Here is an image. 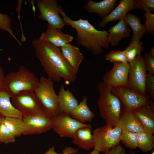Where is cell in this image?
<instances>
[{"label": "cell", "instance_id": "1", "mask_svg": "<svg viewBox=\"0 0 154 154\" xmlns=\"http://www.w3.org/2000/svg\"><path fill=\"white\" fill-rule=\"evenodd\" d=\"M32 45L48 78L57 82L62 79L68 83L76 81L77 73L65 58L60 48L37 38L33 40Z\"/></svg>", "mask_w": 154, "mask_h": 154}, {"label": "cell", "instance_id": "2", "mask_svg": "<svg viewBox=\"0 0 154 154\" xmlns=\"http://www.w3.org/2000/svg\"><path fill=\"white\" fill-rule=\"evenodd\" d=\"M59 13L62 15L65 25L70 26L76 30V40L78 44L95 55L102 53L104 48H108L110 45L108 40V32L98 30L88 19L72 20L63 11L61 6Z\"/></svg>", "mask_w": 154, "mask_h": 154}, {"label": "cell", "instance_id": "3", "mask_svg": "<svg viewBox=\"0 0 154 154\" xmlns=\"http://www.w3.org/2000/svg\"><path fill=\"white\" fill-rule=\"evenodd\" d=\"M112 87L103 82L97 86L99 95L97 103L100 114L106 124L116 125L123 111L119 98L111 91Z\"/></svg>", "mask_w": 154, "mask_h": 154}, {"label": "cell", "instance_id": "4", "mask_svg": "<svg viewBox=\"0 0 154 154\" xmlns=\"http://www.w3.org/2000/svg\"><path fill=\"white\" fill-rule=\"evenodd\" d=\"M39 83L36 76L22 65L17 71L10 72L5 76L3 90L12 96L23 91L34 92Z\"/></svg>", "mask_w": 154, "mask_h": 154}, {"label": "cell", "instance_id": "5", "mask_svg": "<svg viewBox=\"0 0 154 154\" xmlns=\"http://www.w3.org/2000/svg\"><path fill=\"white\" fill-rule=\"evenodd\" d=\"M34 92L44 111L53 116L60 113L58 95L52 80L42 76Z\"/></svg>", "mask_w": 154, "mask_h": 154}, {"label": "cell", "instance_id": "6", "mask_svg": "<svg viewBox=\"0 0 154 154\" xmlns=\"http://www.w3.org/2000/svg\"><path fill=\"white\" fill-rule=\"evenodd\" d=\"M121 131L117 125L106 124L96 128L92 133L94 149L104 153L119 144Z\"/></svg>", "mask_w": 154, "mask_h": 154}, {"label": "cell", "instance_id": "7", "mask_svg": "<svg viewBox=\"0 0 154 154\" xmlns=\"http://www.w3.org/2000/svg\"><path fill=\"white\" fill-rule=\"evenodd\" d=\"M129 64L127 87L137 93H147L145 86L147 70L143 56L141 54L138 55Z\"/></svg>", "mask_w": 154, "mask_h": 154}, {"label": "cell", "instance_id": "8", "mask_svg": "<svg viewBox=\"0 0 154 154\" xmlns=\"http://www.w3.org/2000/svg\"><path fill=\"white\" fill-rule=\"evenodd\" d=\"M54 116L43 111L33 115L23 116L24 123L23 134H38L52 129Z\"/></svg>", "mask_w": 154, "mask_h": 154}, {"label": "cell", "instance_id": "9", "mask_svg": "<svg viewBox=\"0 0 154 154\" xmlns=\"http://www.w3.org/2000/svg\"><path fill=\"white\" fill-rule=\"evenodd\" d=\"M11 102L23 117L34 115L44 111L34 91H24L13 96Z\"/></svg>", "mask_w": 154, "mask_h": 154}, {"label": "cell", "instance_id": "10", "mask_svg": "<svg viewBox=\"0 0 154 154\" xmlns=\"http://www.w3.org/2000/svg\"><path fill=\"white\" fill-rule=\"evenodd\" d=\"M111 91L119 98L124 110L132 111L137 108L149 104L150 98L147 93H137L127 87L124 86L112 87Z\"/></svg>", "mask_w": 154, "mask_h": 154}, {"label": "cell", "instance_id": "11", "mask_svg": "<svg viewBox=\"0 0 154 154\" xmlns=\"http://www.w3.org/2000/svg\"><path fill=\"white\" fill-rule=\"evenodd\" d=\"M90 125L74 119L70 115L60 112L53 116L52 129L61 137L72 138L78 129Z\"/></svg>", "mask_w": 154, "mask_h": 154}, {"label": "cell", "instance_id": "12", "mask_svg": "<svg viewBox=\"0 0 154 154\" xmlns=\"http://www.w3.org/2000/svg\"><path fill=\"white\" fill-rule=\"evenodd\" d=\"M36 5L40 12L39 17L49 25L59 30L63 28L65 24L59 15L60 6L55 0H37Z\"/></svg>", "mask_w": 154, "mask_h": 154}, {"label": "cell", "instance_id": "13", "mask_svg": "<svg viewBox=\"0 0 154 154\" xmlns=\"http://www.w3.org/2000/svg\"><path fill=\"white\" fill-rule=\"evenodd\" d=\"M112 68L103 77V82L112 87H127L129 63L114 62Z\"/></svg>", "mask_w": 154, "mask_h": 154}, {"label": "cell", "instance_id": "14", "mask_svg": "<svg viewBox=\"0 0 154 154\" xmlns=\"http://www.w3.org/2000/svg\"><path fill=\"white\" fill-rule=\"evenodd\" d=\"M136 0H121L119 4L106 16L102 18L99 26L103 28L108 23L124 19L128 12L136 9Z\"/></svg>", "mask_w": 154, "mask_h": 154}, {"label": "cell", "instance_id": "15", "mask_svg": "<svg viewBox=\"0 0 154 154\" xmlns=\"http://www.w3.org/2000/svg\"><path fill=\"white\" fill-rule=\"evenodd\" d=\"M38 38L60 48L70 43L73 40L74 37L71 35L64 33L61 30L48 25L46 31L41 34Z\"/></svg>", "mask_w": 154, "mask_h": 154}, {"label": "cell", "instance_id": "16", "mask_svg": "<svg viewBox=\"0 0 154 154\" xmlns=\"http://www.w3.org/2000/svg\"><path fill=\"white\" fill-rule=\"evenodd\" d=\"M141 123L144 131L154 133V110L149 104L142 106L132 111Z\"/></svg>", "mask_w": 154, "mask_h": 154}, {"label": "cell", "instance_id": "17", "mask_svg": "<svg viewBox=\"0 0 154 154\" xmlns=\"http://www.w3.org/2000/svg\"><path fill=\"white\" fill-rule=\"evenodd\" d=\"M116 125L122 130L136 133L144 131L140 121L130 110H123Z\"/></svg>", "mask_w": 154, "mask_h": 154}, {"label": "cell", "instance_id": "18", "mask_svg": "<svg viewBox=\"0 0 154 154\" xmlns=\"http://www.w3.org/2000/svg\"><path fill=\"white\" fill-rule=\"evenodd\" d=\"M57 95L60 112L70 115L78 104V100L68 88L65 89L63 85L61 86Z\"/></svg>", "mask_w": 154, "mask_h": 154}, {"label": "cell", "instance_id": "19", "mask_svg": "<svg viewBox=\"0 0 154 154\" xmlns=\"http://www.w3.org/2000/svg\"><path fill=\"white\" fill-rule=\"evenodd\" d=\"M108 31V42L110 44L114 46L119 45L122 39L128 38L131 33L129 27L124 19L119 20L117 24L110 27Z\"/></svg>", "mask_w": 154, "mask_h": 154}, {"label": "cell", "instance_id": "20", "mask_svg": "<svg viewBox=\"0 0 154 154\" xmlns=\"http://www.w3.org/2000/svg\"><path fill=\"white\" fill-rule=\"evenodd\" d=\"M63 56L74 70L77 74L84 57L78 47L67 44L60 48Z\"/></svg>", "mask_w": 154, "mask_h": 154}, {"label": "cell", "instance_id": "21", "mask_svg": "<svg viewBox=\"0 0 154 154\" xmlns=\"http://www.w3.org/2000/svg\"><path fill=\"white\" fill-rule=\"evenodd\" d=\"M91 125L80 128L72 138V143L83 149L89 150L94 147Z\"/></svg>", "mask_w": 154, "mask_h": 154}, {"label": "cell", "instance_id": "22", "mask_svg": "<svg viewBox=\"0 0 154 154\" xmlns=\"http://www.w3.org/2000/svg\"><path fill=\"white\" fill-rule=\"evenodd\" d=\"M116 0H104L97 2L89 0L83 8L90 13H96L104 18L107 16L113 10Z\"/></svg>", "mask_w": 154, "mask_h": 154}, {"label": "cell", "instance_id": "23", "mask_svg": "<svg viewBox=\"0 0 154 154\" xmlns=\"http://www.w3.org/2000/svg\"><path fill=\"white\" fill-rule=\"evenodd\" d=\"M11 95L5 90L0 92V114L4 117L22 119L21 112L12 104Z\"/></svg>", "mask_w": 154, "mask_h": 154}, {"label": "cell", "instance_id": "24", "mask_svg": "<svg viewBox=\"0 0 154 154\" xmlns=\"http://www.w3.org/2000/svg\"><path fill=\"white\" fill-rule=\"evenodd\" d=\"M87 100V97L84 96L70 115L72 118L84 123L91 121L94 117V114L88 106Z\"/></svg>", "mask_w": 154, "mask_h": 154}, {"label": "cell", "instance_id": "25", "mask_svg": "<svg viewBox=\"0 0 154 154\" xmlns=\"http://www.w3.org/2000/svg\"><path fill=\"white\" fill-rule=\"evenodd\" d=\"M124 20L132 30L131 40H139L145 33V27L141 22V19L135 15L128 13L125 16Z\"/></svg>", "mask_w": 154, "mask_h": 154}, {"label": "cell", "instance_id": "26", "mask_svg": "<svg viewBox=\"0 0 154 154\" xmlns=\"http://www.w3.org/2000/svg\"><path fill=\"white\" fill-rule=\"evenodd\" d=\"M2 122L15 137H20L23 134L24 124L22 119L4 117Z\"/></svg>", "mask_w": 154, "mask_h": 154}, {"label": "cell", "instance_id": "27", "mask_svg": "<svg viewBox=\"0 0 154 154\" xmlns=\"http://www.w3.org/2000/svg\"><path fill=\"white\" fill-rule=\"evenodd\" d=\"M138 147L143 152H147L153 149L154 147L153 134L144 131L137 133Z\"/></svg>", "mask_w": 154, "mask_h": 154}, {"label": "cell", "instance_id": "28", "mask_svg": "<svg viewBox=\"0 0 154 154\" xmlns=\"http://www.w3.org/2000/svg\"><path fill=\"white\" fill-rule=\"evenodd\" d=\"M143 43L139 40H132L129 44L124 50L128 62L130 63L136 57L141 54L144 50Z\"/></svg>", "mask_w": 154, "mask_h": 154}, {"label": "cell", "instance_id": "29", "mask_svg": "<svg viewBox=\"0 0 154 154\" xmlns=\"http://www.w3.org/2000/svg\"><path fill=\"white\" fill-rule=\"evenodd\" d=\"M120 141L126 147L131 149L138 147L137 133L122 130Z\"/></svg>", "mask_w": 154, "mask_h": 154}, {"label": "cell", "instance_id": "30", "mask_svg": "<svg viewBox=\"0 0 154 154\" xmlns=\"http://www.w3.org/2000/svg\"><path fill=\"white\" fill-rule=\"evenodd\" d=\"M105 59L112 63L114 62L127 63L128 62L124 50H112L106 55Z\"/></svg>", "mask_w": 154, "mask_h": 154}, {"label": "cell", "instance_id": "31", "mask_svg": "<svg viewBox=\"0 0 154 154\" xmlns=\"http://www.w3.org/2000/svg\"><path fill=\"white\" fill-rule=\"evenodd\" d=\"M11 19L7 15L0 13V30L9 33L17 41L19 45L22 44L15 37L11 29Z\"/></svg>", "mask_w": 154, "mask_h": 154}, {"label": "cell", "instance_id": "32", "mask_svg": "<svg viewBox=\"0 0 154 154\" xmlns=\"http://www.w3.org/2000/svg\"><path fill=\"white\" fill-rule=\"evenodd\" d=\"M15 141V137L11 133L2 121L0 125V143L7 144L9 143H14Z\"/></svg>", "mask_w": 154, "mask_h": 154}, {"label": "cell", "instance_id": "33", "mask_svg": "<svg viewBox=\"0 0 154 154\" xmlns=\"http://www.w3.org/2000/svg\"><path fill=\"white\" fill-rule=\"evenodd\" d=\"M145 21L144 25L145 33L152 35L154 34V14L150 12H145L144 15Z\"/></svg>", "mask_w": 154, "mask_h": 154}, {"label": "cell", "instance_id": "34", "mask_svg": "<svg viewBox=\"0 0 154 154\" xmlns=\"http://www.w3.org/2000/svg\"><path fill=\"white\" fill-rule=\"evenodd\" d=\"M135 5L136 9L150 12L154 10V0H136Z\"/></svg>", "mask_w": 154, "mask_h": 154}, {"label": "cell", "instance_id": "35", "mask_svg": "<svg viewBox=\"0 0 154 154\" xmlns=\"http://www.w3.org/2000/svg\"><path fill=\"white\" fill-rule=\"evenodd\" d=\"M145 86L150 98L154 99V74L149 72L147 74Z\"/></svg>", "mask_w": 154, "mask_h": 154}, {"label": "cell", "instance_id": "36", "mask_svg": "<svg viewBox=\"0 0 154 154\" xmlns=\"http://www.w3.org/2000/svg\"><path fill=\"white\" fill-rule=\"evenodd\" d=\"M143 57L144 62L147 71L154 74V57L145 52Z\"/></svg>", "mask_w": 154, "mask_h": 154}, {"label": "cell", "instance_id": "37", "mask_svg": "<svg viewBox=\"0 0 154 154\" xmlns=\"http://www.w3.org/2000/svg\"><path fill=\"white\" fill-rule=\"evenodd\" d=\"M54 146H52L44 154H73L78 152V150L71 147H66L62 151V153H60L56 152L55 151Z\"/></svg>", "mask_w": 154, "mask_h": 154}, {"label": "cell", "instance_id": "38", "mask_svg": "<svg viewBox=\"0 0 154 154\" xmlns=\"http://www.w3.org/2000/svg\"><path fill=\"white\" fill-rule=\"evenodd\" d=\"M102 154H126V152L124 148L119 144ZM129 154H135V153L131 152Z\"/></svg>", "mask_w": 154, "mask_h": 154}, {"label": "cell", "instance_id": "39", "mask_svg": "<svg viewBox=\"0 0 154 154\" xmlns=\"http://www.w3.org/2000/svg\"><path fill=\"white\" fill-rule=\"evenodd\" d=\"M5 76L3 70L0 66V92L3 90Z\"/></svg>", "mask_w": 154, "mask_h": 154}, {"label": "cell", "instance_id": "40", "mask_svg": "<svg viewBox=\"0 0 154 154\" xmlns=\"http://www.w3.org/2000/svg\"><path fill=\"white\" fill-rule=\"evenodd\" d=\"M148 53L151 56L154 57V47L153 46L151 48Z\"/></svg>", "mask_w": 154, "mask_h": 154}, {"label": "cell", "instance_id": "41", "mask_svg": "<svg viewBox=\"0 0 154 154\" xmlns=\"http://www.w3.org/2000/svg\"><path fill=\"white\" fill-rule=\"evenodd\" d=\"M100 152L94 149L89 154H100Z\"/></svg>", "mask_w": 154, "mask_h": 154}, {"label": "cell", "instance_id": "42", "mask_svg": "<svg viewBox=\"0 0 154 154\" xmlns=\"http://www.w3.org/2000/svg\"><path fill=\"white\" fill-rule=\"evenodd\" d=\"M4 117L0 114V125Z\"/></svg>", "mask_w": 154, "mask_h": 154}, {"label": "cell", "instance_id": "43", "mask_svg": "<svg viewBox=\"0 0 154 154\" xmlns=\"http://www.w3.org/2000/svg\"><path fill=\"white\" fill-rule=\"evenodd\" d=\"M151 154H154V150L153 149V151Z\"/></svg>", "mask_w": 154, "mask_h": 154}]
</instances>
